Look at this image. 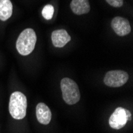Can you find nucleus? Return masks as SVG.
<instances>
[{
    "label": "nucleus",
    "mask_w": 133,
    "mask_h": 133,
    "mask_svg": "<svg viewBox=\"0 0 133 133\" xmlns=\"http://www.w3.org/2000/svg\"><path fill=\"white\" fill-rule=\"evenodd\" d=\"M13 12V5L10 0H0V20L6 21Z\"/></svg>",
    "instance_id": "nucleus-10"
},
{
    "label": "nucleus",
    "mask_w": 133,
    "mask_h": 133,
    "mask_svg": "<svg viewBox=\"0 0 133 133\" xmlns=\"http://www.w3.org/2000/svg\"><path fill=\"white\" fill-rule=\"evenodd\" d=\"M131 112L128 110L119 107L116 108V110L111 115L108 119V123L113 129H121L126 125L128 120L131 119Z\"/></svg>",
    "instance_id": "nucleus-5"
},
{
    "label": "nucleus",
    "mask_w": 133,
    "mask_h": 133,
    "mask_svg": "<svg viewBox=\"0 0 133 133\" xmlns=\"http://www.w3.org/2000/svg\"><path fill=\"white\" fill-rule=\"evenodd\" d=\"M27 99L22 92H15L10 95L9 112L15 119H22L26 115Z\"/></svg>",
    "instance_id": "nucleus-1"
},
{
    "label": "nucleus",
    "mask_w": 133,
    "mask_h": 133,
    "mask_svg": "<svg viewBox=\"0 0 133 133\" xmlns=\"http://www.w3.org/2000/svg\"><path fill=\"white\" fill-rule=\"evenodd\" d=\"M51 40L55 47H64L71 40V37L65 30H54L51 34Z\"/></svg>",
    "instance_id": "nucleus-8"
},
{
    "label": "nucleus",
    "mask_w": 133,
    "mask_h": 133,
    "mask_svg": "<svg viewBox=\"0 0 133 133\" xmlns=\"http://www.w3.org/2000/svg\"><path fill=\"white\" fill-rule=\"evenodd\" d=\"M37 42V35L33 29H25L18 36L16 48L18 52L22 56L30 54L34 50L35 44Z\"/></svg>",
    "instance_id": "nucleus-2"
},
{
    "label": "nucleus",
    "mask_w": 133,
    "mask_h": 133,
    "mask_svg": "<svg viewBox=\"0 0 133 133\" xmlns=\"http://www.w3.org/2000/svg\"><path fill=\"white\" fill-rule=\"evenodd\" d=\"M106 2L114 7H121L124 4V0H106Z\"/></svg>",
    "instance_id": "nucleus-12"
},
{
    "label": "nucleus",
    "mask_w": 133,
    "mask_h": 133,
    "mask_svg": "<svg viewBox=\"0 0 133 133\" xmlns=\"http://www.w3.org/2000/svg\"><path fill=\"white\" fill-rule=\"evenodd\" d=\"M70 7L72 11L78 15L87 14L90 10L89 0H72Z\"/></svg>",
    "instance_id": "nucleus-9"
},
{
    "label": "nucleus",
    "mask_w": 133,
    "mask_h": 133,
    "mask_svg": "<svg viewBox=\"0 0 133 133\" xmlns=\"http://www.w3.org/2000/svg\"><path fill=\"white\" fill-rule=\"evenodd\" d=\"M54 8L52 5L48 4L46 6H44L43 10H42V16L46 20H50L54 15Z\"/></svg>",
    "instance_id": "nucleus-11"
},
{
    "label": "nucleus",
    "mask_w": 133,
    "mask_h": 133,
    "mask_svg": "<svg viewBox=\"0 0 133 133\" xmlns=\"http://www.w3.org/2000/svg\"><path fill=\"white\" fill-rule=\"evenodd\" d=\"M112 28L119 36H125L130 34L131 26L128 20L122 17H115L111 22Z\"/></svg>",
    "instance_id": "nucleus-6"
},
{
    "label": "nucleus",
    "mask_w": 133,
    "mask_h": 133,
    "mask_svg": "<svg viewBox=\"0 0 133 133\" xmlns=\"http://www.w3.org/2000/svg\"><path fill=\"white\" fill-rule=\"evenodd\" d=\"M128 74L123 70L108 71L104 77V82L107 86L118 88L123 86L128 81Z\"/></svg>",
    "instance_id": "nucleus-4"
},
{
    "label": "nucleus",
    "mask_w": 133,
    "mask_h": 133,
    "mask_svg": "<svg viewBox=\"0 0 133 133\" xmlns=\"http://www.w3.org/2000/svg\"><path fill=\"white\" fill-rule=\"evenodd\" d=\"M62 97L65 102L69 105L77 104L80 101L81 94L77 84L69 78H63L61 81Z\"/></svg>",
    "instance_id": "nucleus-3"
},
{
    "label": "nucleus",
    "mask_w": 133,
    "mask_h": 133,
    "mask_svg": "<svg viewBox=\"0 0 133 133\" xmlns=\"http://www.w3.org/2000/svg\"><path fill=\"white\" fill-rule=\"evenodd\" d=\"M36 116L38 121L42 124H49L51 118L52 113L51 111L45 104L39 103L36 107Z\"/></svg>",
    "instance_id": "nucleus-7"
}]
</instances>
